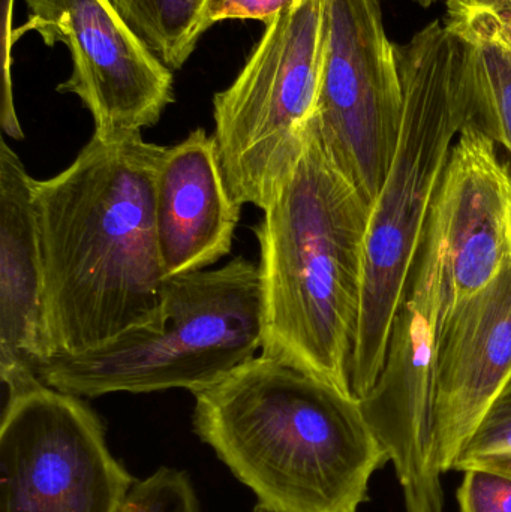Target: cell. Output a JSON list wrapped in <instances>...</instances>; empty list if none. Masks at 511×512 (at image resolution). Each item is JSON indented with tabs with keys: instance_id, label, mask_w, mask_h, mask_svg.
<instances>
[{
	"instance_id": "cell-1",
	"label": "cell",
	"mask_w": 511,
	"mask_h": 512,
	"mask_svg": "<svg viewBox=\"0 0 511 512\" xmlns=\"http://www.w3.org/2000/svg\"><path fill=\"white\" fill-rule=\"evenodd\" d=\"M164 150L141 132L92 135L68 168L33 182L45 358L101 348L159 318L167 277L155 177Z\"/></svg>"
},
{
	"instance_id": "cell-2",
	"label": "cell",
	"mask_w": 511,
	"mask_h": 512,
	"mask_svg": "<svg viewBox=\"0 0 511 512\" xmlns=\"http://www.w3.org/2000/svg\"><path fill=\"white\" fill-rule=\"evenodd\" d=\"M194 397L195 435L270 510L359 512L389 462L359 400L281 361L251 358Z\"/></svg>"
},
{
	"instance_id": "cell-3",
	"label": "cell",
	"mask_w": 511,
	"mask_h": 512,
	"mask_svg": "<svg viewBox=\"0 0 511 512\" xmlns=\"http://www.w3.org/2000/svg\"><path fill=\"white\" fill-rule=\"evenodd\" d=\"M261 355L351 397L371 203L333 162L315 117L291 170L263 210Z\"/></svg>"
},
{
	"instance_id": "cell-4",
	"label": "cell",
	"mask_w": 511,
	"mask_h": 512,
	"mask_svg": "<svg viewBox=\"0 0 511 512\" xmlns=\"http://www.w3.org/2000/svg\"><path fill=\"white\" fill-rule=\"evenodd\" d=\"M404 120L386 180L371 204L363 255L359 327L350 361L354 399L374 387L392 325L453 144L465 126L462 48L434 20L396 45Z\"/></svg>"
},
{
	"instance_id": "cell-5",
	"label": "cell",
	"mask_w": 511,
	"mask_h": 512,
	"mask_svg": "<svg viewBox=\"0 0 511 512\" xmlns=\"http://www.w3.org/2000/svg\"><path fill=\"white\" fill-rule=\"evenodd\" d=\"M263 345L258 264L236 256L213 270L167 277L159 318L101 348L36 366L48 387L93 399L216 384Z\"/></svg>"
},
{
	"instance_id": "cell-6",
	"label": "cell",
	"mask_w": 511,
	"mask_h": 512,
	"mask_svg": "<svg viewBox=\"0 0 511 512\" xmlns=\"http://www.w3.org/2000/svg\"><path fill=\"white\" fill-rule=\"evenodd\" d=\"M327 39V0H296L266 24L236 80L213 98L222 171L242 206L266 209L296 162L317 113Z\"/></svg>"
},
{
	"instance_id": "cell-7",
	"label": "cell",
	"mask_w": 511,
	"mask_h": 512,
	"mask_svg": "<svg viewBox=\"0 0 511 512\" xmlns=\"http://www.w3.org/2000/svg\"><path fill=\"white\" fill-rule=\"evenodd\" d=\"M511 259V158L467 125L459 132L399 309L443 337L453 313Z\"/></svg>"
},
{
	"instance_id": "cell-8",
	"label": "cell",
	"mask_w": 511,
	"mask_h": 512,
	"mask_svg": "<svg viewBox=\"0 0 511 512\" xmlns=\"http://www.w3.org/2000/svg\"><path fill=\"white\" fill-rule=\"evenodd\" d=\"M0 469V512H120L137 483L83 397L41 381L8 394Z\"/></svg>"
},
{
	"instance_id": "cell-9",
	"label": "cell",
	"mask_w": 511,
	"mask_h": 512,
	"mask_svg": "<svg viewBox=\"0 0 511 512\" xmlns=\"http://www.w3.org/2000/svg\"><path fill=\"white\" fill-rule=\"evenodd\" d=\"M329 39L315 123L339 170L372 204L404 120L396 45L380 0H327Z\"/></svg>"
},
{
	"instance_id": "cell-10",
	"label": "cell",
	"mask_w": 511,
	"mask_h": 512,
	"mask_svg": "<svg viewBox=\"0 0 511 512\" xmlns=\"http://www.w3.org/2000/svg\"><path fill=\"white\" fill-rule=\"evenodd\" d=\"M29 18L14 42L36 32L47 47L63 44L72 72L57 86L89 111L99 138L152 128L174 102L173 71L138 38L110 0H24Z\"/></svg>"
},
{
	"instance_id": "cell-11",
	"label": "cell",
	"mask_w": 511,
	"mask_h": 512,
	"mask_svg": "<svg viewBox=\"0 0 511 512\" xmlns=\"http://www.w3.org/2000/svg\"><path fill=\"white\" fill-rule=\"evenodd\" d=\"M511 376V259L447 322L435 369V453L453 471Z\"/></svg>"
},
{
	"instance_id": "cell-12",
	"label": "cell",
	"mask_w": 511,
	"mask_h": 512,
	"mask_svg": "<svg viewBox=\"0 0 511 512\" xmlns=\"http://www.w3.org/2000/svg\"><path fill=\"white\" fill-rule=\"evenodd\" d=\"M215 137L203 128L165 147L155 177V227L165 277L207 270L233 248L242 215Z\"/></svg>"
},
{
	"instance_id": "cell-13",
	"label": "cell",
	"mask_w": 511,
	"mask_h": 512,
	"mask_svg": "<svg viewBox=\"0 0 511 512\" xmlns=\"http://www.w3.org/2000/svg\"><path fill=\"white\" fill-rule=\"evenodd\" d=\"M33 182L17 153L0 143V378L8 394L41 381L45 358L44 267Z\"/></svg>"
},
{
	"instance_id": "cell-14",
	"label": "cell",
	"mask_w": 511,
	"mask_h": 512,
	"mask_svg": "<svg viewBox=\"0 0 511 512\" xmlns=\"http://www.w3.org/2000/svg\"><path fill=\"white\" fill-rule=\"evenodd\" d=\"M443 24L462 48L465 125L511 158V0H444Z\"/></svg>"
},
{
	"instance_id": "cell-15",
	"label": "cell",
	"mask_w": 511,
	"mask_h": 512,
	"mask_svg": "<svg viewBox=\"0 0 511 512\" xmlns=\"http://www.w3.org/2000/svg\"><path fill=\"white\" fill-rule=\"evenodd\" d=\"M138 38L171 71L194 53L207 27V0H110Z\"/></svg>"
},
{
	"instance_id": "cell-16",
	"label": "cell",
	"mask_w": 511,
	"mask_h": 512,
	"mask_svg": "<svg viewBox=\"0 0 511 512\" xmlns=\"http://www.w3.org/2000/svg\"><path fill=\"white\" fill-rule=\"evenodd\" d=\"M470 469H483L511 478V376L453 466V471Z\"/></svg>"
},
{
	"instance_id": "cell-17",
	"label": "cell",
	"mask_w": 511,
	"mask_h": 512,
	"mask_svg": "<svg viewBox=\"0 0 511 512\" xmlns=\"http://www.w3.org/2000/svg\"><path fill=\"white\" fill-rule=\"evenodd\" d=\"M120 512H201V508L191 477L164 466L134 484Z\"/></svg>"
},
{
	"instance_id": "cell-18",
	"label": "cell",
	"mask_w": 511,
	"mask_h": 512,
	"mask_svg": "<svg viewBox=\"0 0 511 512\" xmlns=\"http://www.w3.org/2000/svg\"><path fill=\"white\" fill-rule=\"evenodd\" d=\"M458 502L461 512H511V478L483 469L465 471Z\"/></svg>"
},
{
	"instance_id": "cell-19",
	"label": "cell",
	"mask_w": 511,
	"mask_h": 512,
	"mask_svg": "<svg viewBox=\"0 0 511 512\" xmlns=\"http://www.w3.org/2000/svg\"><path fill=\"white\" fill-rule=\"evenodd\" d=\"M296 0H207L204 23L207 29L225 20H258L269 24Z\"/></svg>"
},
{
	"instance_id": "cell-20",
	"label": "cell",
	"mask_w": 511,
	"mask_h": 512,
	"mask_svg": "<svg viewBox=\"0 0 511 512\" xmlns=\"http://www.w3.org/2000/svg\"><path fill=\"white\" fill-rule=\"evenodd\" d=\"M14 0H3V35H2V68H3V86H2V111H0V122H2L3 131L14 140L20 141L24 138L23 129L18 122L17 113H15L14 98H12V44H14V32L11 29V14Z\"/></svg>"
},
{
	"instance_id": "cell-21",
	"label": "cell",
	"mask_w": 511,
	"mask_h": 512,
	"mask_svg": "<svg viewBox=\"0 0 511 512\" xmlns=\"http://www.w3.org/2000/svg\"><path fill=\"white\" fill-rule=\"evenodd\" d=\"M414 2L419 3L422 8H431V6L435 5L438 0H414Z\"/></svg>"
},
{
	"instance_id": "cell-22",
	"label": "cell",
	"mask_w": 511,
	"mask_h": 512,
	"mask_svg": "<svg viewBox=\"0 0 511 512\" xmlns=\"http://www.w3.org/2000/svg\"><path fill=\"white\" fill-rule=\"evenodd\" d=\"M252 512H276V511L270 510V508L266 507V505L257 504V505H255L254 511H252Z\"/></svg>"
}]
</instances>
